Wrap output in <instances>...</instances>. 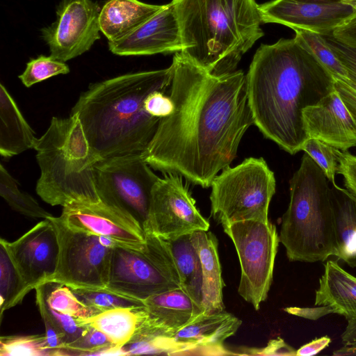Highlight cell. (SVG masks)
<instances>
[{"label": "cell", "instance_id": "1", "mask_svg": "<svg viewBox=\"0 0 356 356\" xmlns=\"http://www.w3.org/2000/svg\"><path fill=\"white\" fill-rule=\"evenodd\" d=\"M172 113L161 119L145 151L153 169L211 186L235 159L239 143L254 124L245 75L241 70L216 76L177 52L171 64Z\"/></svg>", "mask_w": 356, "mask_h": 356}, {"label": "cell", "instance_id": "2", "mask_svg": "<svg viewBox=\"0 0 356 356\" xmlns=\"http://www.w3.org/2000/svg\"><path fill=\"white\" fill-rule=\"evenodd\" d=\"M245 82L254 124L291 154L307 140L303 110L334 89L332 74L295 38L261 44Z\"/></svg>", "mask_w": 356, "mask_h": 356}, {"label": "cell", "instance_id": "3", "mask_svg": "<svg viewBox=\"0 0 356 356\" xmlns=\"http://www.w3.org/2000/svg\"><path fill=\"white\" fill-rule=\"evenodd\" d=\"M173 67L133 72L91 83L70 114H76L97 158L143 154L152 140L160 118L144 108L152 92H169Z\"/></svg>", "mask_w": 356, "mask_h": 356}, {"label": "cell", "instance_id": "4", "mask_svg": "<svg viewBox=\"0 0 356 356\" xmlns=\"http://www.w3.org/2000/svg\"><path fill=\"white\" fill-rule=\"evenodd\" d=\"M182 49L194 64L220 76L232 72L264 36L255 0H172Z\"/></svg>", "mask_w": 356, "mask_h": 356}, {"label": "cell", "instance_id": "5", "mask_svg": "<svg viewBox=\"0 0 356 356\" xmlns=\"http://www.w3.org/2000/svg\"><path fill=\"white\" fill-rule=\"evenodd\" d=\"M33 149L40 169L35 190L44 202L62 207L75 202H101L95 169L99 159L76 114L53 117Z\"/></svg>", "mask_w": 356, "mask_h": 356}, {"label": "cell", "instance_id": "6", "mask_svg": "<svg viewBox=\"0 0 356 356\" xmlns=\"http://www.w3.org/2000/svg\"><path fill=\"white\" fill-rule=\"evenodd\" d=\"M327 180L305 153L290 180V200L279 234L291 261H324L335 254L334 216Z\"/></svg>", "mask_w": 356, "mask_h": 356}, {"label": "cell", "instance_id": "7", "mask_svg": "<svg viewBox=\"0 0 356 356\" xmlns=\"http://www.w3.org/2000/svg\"><path fill=\"white\" fill-rule=\"evenodd\" d=\"M145 236L140 246L113 248L105 289L143 302L154 295L181 288L168 241L149 233Z\"/></svg>", "mask_w": 356, "mask_h": 356}, {"label": "cell", "instance_id": "8", "mask_svg": "<svg viewBox=\"0 0 356 356\" xmlns=\"http://www.w3.org/2000/svg\"><path fill=\"white\" fill-rule=\"evenodd\" d=\"M211 187V214L222 225L248 220L269 221L276 181L264 159L250 157L236 166L227 167Z\"/></svg>", "mask_w": 356, "mask_h": 356}, {"label": "cell", "instance_id": "9", "mask_svg": "<svg viewBox=\"0 0 356 356\" xmlns=\"http://www.w3.org/2000/svg\"><path fill=\"white\" fill-rule=\"evenodd\" d=\"M232 241L241 266L239 295L255 310L268 297L280 243L270 221L241 220L222 225Z\"/></svg>", "mask_w": 356, "mask_h": 356}, {"label": "cell", "instance_id": "10", "mask_svg": "<svg viewBox=\"0 0 356 356\" xmlns=\"http://www.w3.org/2000/svg\"><path fill=\"white\" fill-rule=\"evenodd\" d=\"M95 182L101 202L115 207L145 224L152 188L160 178L142 154L99 160Z\"/></svg>", "mask_w": 356, "mask_h": 356}, {"label": "cell", "instance_id": "11", "mask_svg": "<svg viewBox=\"0 0 356 356\" xmlns=\"http://www.w3.org/2000/svg\"><path fill=\"white\" fill-rule=\"evenodd\" d=\"M49 219L56 229L59 243L58 267L50 282L72 289H105L113 248L103 245L97 235L68 227L59 217L53 216Z\"/></svg>", "mask_w": 356, "mask_h": 356}, {"label": "cell", "instance_id": "12", "mask_svg": "<svg viewBox=\"0 0 356 356\" xmlns=\"http://www.w3.org/2000/svg\"><path fill=\"white\" fill-rule=\"evenodd\" d=\"M209 227L181 177L165 174L159 179L152 190L145 233L170 241L196 231H209Z\"/></svg>", "mask_w": 356, "mask_h": 356}, {"label": "cell", "instance_id": "13", "mask_svg": "<svg viewBox=\"0 0 356 356\" xmlns=\"http://www.w3.org/2000/svg\"><path fill=\"white\" fill-rule=\"evenodd\" d=\"M101 8L92 0H61L55 22L41 29L50 56L65 63L88 51L100 38Z\"/></svg>", "mask_w": 356, "mask_h": 356}, {"label": "cell", "instance_id": "14", "mask_svg": "<svg viewBox=\"0 0 356 356\" xmlns=\"http://www.w3.org/2000/svg\"><path fill=\"white\" fill-rule=\"evenodd\" d=\"M29 291L49 283L58 264L59 243L52 221L44 219L17 239H0Z\"/></svg>", "mask_w": 356, "mask_h": 356}, {"label": "cell", "instance_id": "15", "mask_svg": "<svg viewBox=\"0 0 356 356\" xmlns=\"http://www.w3.org/2000/svg\"><path fill=\"white\" fill-rule=\"evenodd\" d=\"M59 218L72 229L106 236L131 246L138 247L146 241L142 225L134 218L102 202H72L63 207Z\"/></svg>", "mask_w": 356, "mask_h": 356}, {"label": "cell", "instance_id": "16", "mask_svg": "<svg viewBox=\"0 0 356 356\" xmlns=\"http://www.w3.org/2000/svg\"><path fill=\"white\" fill-rule=\"evenodd\" d=\"M262 23L282 24L321 35L331 33L356 13L347 3H314L292 0H273L259 5Z\"/></svg>", "mask_w": 356, "mask_h": 356}, {"label": "cell", "instance_id": "17", "mask_svg": "<svg viewBox=\"0 0 356 356\" xmlns=\"http://www.w3.org/2000/svg\"><path fill=\"white\" fill-rule=\"evenodd\" d=\"M118 56H143L181 52L179 26L171 2L124 38L108 42Z\"/></svg>", "mask_w": 356, "mask_h": 356}, {"label": "cell", "instance_id": "18", "mask_svg": "<svg viewBox=\"0 0 356 356\" xmlns=\"http://www.w3.org/2000/svg\"><path fill=\"white\" fill-rule=\"evenodd\" d=\"M308 138H316L346 151L356 146V122L335 88L302 111Z\"/></svg>", "mask_w": 356, "mask_h": 356}, {"label": "cell", "instance_id": "19", "mask_svg": "<svg viewBox=\"0 0 356 356\" xmlns=\"http://www.w3.org/2000/svg\"><path fill=\"white\" fill-rule=\"evenodd\" d=\"M242 324L234 314L225 310L203 312L178 330L172 338L183 355H230L223 345Z\"/></svg>", "mask_w": 356, "mask_h": 356}, {"label": "cell", "instance_id": "20", "mask_svg": "<svg viewBox=\"0 0 356 356\" xmlns=\"http://www.w3.org/2000/svg\"><path fill=\"white\" fill-rule=\"evenodd\" d=\"M145 313L140 324L157 334L172 337L178 330L204 312L181 288L154 295L143 301Z\"/></svg>", "mask_w": 356, "mask_h": 356}, {"label": "cell", "instance_id": "21", "mask_svg": "<svg viewBox=\"0 0 356 356\" xmlns=\"http://www.w3.org/2000/svg\"><path fill=\"white\" fill-rule=\"evenodd\" d=\"M315 306H328L347 321L356 318V277L328 260L315 291Z\"/></svg>", "mask_w": 356, "mask_h": 356}, {"label": "cell", "instance_id": "22", "mask_svg": "<svg viewBox=\"0 0 356 356\" xmlns=\"http://www.w3.org/2000/svg\"><path fill=\"white\" fill-rule=\"evenodd\" d=\"M191 238L197 251L202 266V306L207 313L224 310V283L218 256V240L211 232L203 230L191 233Z\"/></svg>", "mask_w": 356, "mask_h": 356}, {"label": "cell", "instance_id": "23", "mask_svg": "<svg viewBox=\"0 0 356 356\" xmlns=\"http://www.w3.org/2000/svg\"><path fill=\"white\" fill-rule=\"evenodd\" d=\"M163 6L138 0H108L99 13L101 32L108 42L120 40L159 12Z\"/></svg>", "mask_w": 356, "mask_h": 356}, {"label": "cell", "instance_id": "24", "mask_svg": "<svg viewBox=\"0 0 356 356\" xmlns=\"http://www.w3.org/2000/svg\"><path fill=\"white\" fill-rule=\"evenodd\" d=\"M35 132L6 88L0 85V153L10 158L34 148Z\"/></svg>", "mask_w": 356, "mask_h": 356}, {"label": "cell", "instance_id": "25", "mask_svg": "<svg viewBox=\"0 0 356 356\" xmlns=\"http://www.w3.org/2000/svg\"><path fill=\"white\" fill-rule=\"evenodd\" d=\"M331 197L334 216V257L356 267V196L347 188L332 184Z\"/></svg>", "mask_w": 356, "mask_h": 356}, {"label": "cell", "instance_id": "26", "mask_svg": "<svg viewBox=\"0 0 356 356\" xmlns=\"http://www.w3.org/2000/svg\"><path fill=\"white\" fill-rule=\"evenodd\" d=\"M145 311V305L120 307L98 313L79 320V324L87 325L103 332L118 348H123L134 336Z\"/></svg>", "mask_w": 356, "mask_h": 356}, {"label": "cell", "instance_id": "27", "mask_svg": "<svg viewBox=\"0 0 356 356\" xmlns=\"http://www.w3.org/2000/svg\"><path fill=\"white\" fill-rule=\"evenodd\" d=\"M191 234L167 241L179 275L181 289L202 305V266Z\"/></svg>", "mask_w": 356, "mask_h": 356}, {"label": "cell", "instance_id": "28", "mask_svg": "<svg viewBox=\"0 0 356 356\" xmlns=\"http://www.w3.org/2000/svg\"><path fill=\"white\" fill-rule=\"evenodd\" d=\"M0 195L13 210L25 216L43 219L53 216L31 195L19 188L17 181L2 164L0 165Z\"/></svg>", "mask_w": 356, "mask_h": 356}, {"label": "cell", "instance_id": "29", "mask_svg": "<svg viewBox=\"0 0 356 356\" xmlns=\"http://www.w3.org/2000/svg\"><path fill=\"white\" fill-rule=\"evenodd\" d=\"M1 356L70 355L67 350L49 347L45 333L31 335H8L0 337Z\"/></svg>", "mask_w": 356, "mask_h": 356}, {"label": "cell", "instance_id": "30", "mask_svg": "<svg viewBox=\"0 0 356 356\" xmlns=\"http://www.w3.org/2000/svg\"><path fill=\"white\" fill-rule=\"evenodd\" d=\"M0 311L3 312L22 302L29 292L15 267L5 246L0 243Z\"/></svg>", "mask_w": 356, "mask_h": 356}, {"label": "cell", "instance_id": "31", "mask_svg": "<svg viewBox=\"0 0 356 356\" xmlns=\"http://www.w3.org/2000/svg\"><path fill=\"white\" fill-rule=\"evenodd\" d=\"M294 31L295 38L315 56L333 78L349 79L346 70L321 34L303 29Z\"/></svg>", "mask_w": 356, "mask_h": 356}, {"label": "cell", "instance_id": "32", "mask_svg": "<svg viewBox=\"0 0 356 356\" xmlns=\"http://www.w3.org/2000/svg\"><path fill=\"white\" fill-rule=\"evenodd\" d=\"M72 290L76 297L95 314L115 308L144 305L141 301L104 289L73 288Z\"/></svg>", "mask_w": 356, "mask_h": 356}, {"label": "cell", "instance_id": "33", "mask_svg": "<svg viewBox=\"0 0 356 356\" xmlns=\"http://www.w3.org/2000/svg\"><path fill=\"white\" fill-rule=\"evenodd\" d=\"M45 299L47 305L53 309L67 314L79 320H83L95 315L74 293L72 289L62 284L54 283L52 290L47 291L44 284Z\"/></svg>", "mask_w": 356, "mask_h": 356}, {"label": "cell", "instance_id": "34", "mask_svg": "<svg viewBox=\"0 0 356 356\" xmlns=\"http://www.w3.org/2000/svg\"><path fill=\"white\" fill-rule=\"evenodd\" d=\"M69 72V66L65 62L56 60L51 56L40 55L26 63V69L19 76V79L29 88L52 76Z\"/></svg>", "mask_w": 356, "mask_h": 356}, {"label": "cell", "instance_id": "35", "mask_svg": "<svg viewBox=\"0 0 356 356\" xmlns=\"http://www.w3.org/2000/svg\"><path fill=\"white\" fill-rule=\"evenodd\" d=\"M302 150L323 170L328 181L335 184L339 149L316 138H308L303 144Z\"/></svg>", "mask_w": 356, "mask_h": 356}, {"label": "cell", "instance_id": "36", "mask_svg": "<svg viewBox=\"0 0 356 356\" xmlns=\"http://www.w3.org/2000/svg\"><path fill=\"white\" fill-rule=\"evenodd\" d=\"M113 346H115L103 332L88 325L82 336L65 349L70 355H96L99 351Z\"/></svg>", "mask_w": 356, "mask_h": 356}, {"label": "cell", "instance_id": "37", "mask_svg": "<svg viewBox=\"0 0 356 356\" xmlns=\"http://www.w3.org/2000/svg\"><path fill=\"white\" fill-rule=\"evenodd\" d=\"M35 302L45 327V334L50 348L56 350H65V338L51 318L45 299L44 284L35 289Z\"/></svg>", "mask_w": 356, "mask_h": 356}, {"label": "cell", "instance_id": "38", "mask_svg": "<svg viewBox=\"0 0 356 356\" xmlns=\"http://www.w3.org/2000/svg\"><path fill=\"white\" fill-rule=\"evenodd\" d=\"M322 35L346 70L348 79L356 84V48L341 42L330 33Z\"/></svg>", "mask_w": 356, "mask_h": 356}, {"label": "cell", "instance_id": "39", "mask_svg": "<svg viewBox=\"0 0 356 356\" xmlns=\"http://www.w3.org/2000/svg\"><path fill=\"white\" fill-rule=\"evenodd\" d=\"M47 308L51 318L65 336V347L78 339L86 330L88 325H80L76 318L58 312L51 308L48 305Z\"/></svg>", "mask_w": 356, "mask_h": 356}, {"label": "cell", "instance_id": "40", "mask_svg": "<svg viewBox=\"0 0 356 356\" xmlns=\"http://www.w3.org/2000/svg\"><path fill=\"white\" fill-rule=\"evenodd\" d=\"M143 106L149 115L160 119L170 115L174 109L170 96L161 90L149 93L144 101Z\"/></svg>", "mask_w": 356, "mask_h": 356}, {"label": "cell", "instance_id": "41", "mask_svg": "<svg viewBox=\"0 0 356 356\" xmlns=\"http://www.w3.org/2000/svg\"><path fill=\"white\" fill-rule=\"evenodd\" d=\"M337 172L343 176L346 188L356 196V156L339 150Z\"/></svg>", "mask_w": 356, "mask_h": 356}, {"label": "cell", "instance_id": "42", "mask_svg": "<svg viewBox=\"0 0 356 356\" xmlns=\"http://www.w3.org/2000/svg\"><path fill=\"white\" fill-rule=\"evenodd\" d=\"M334 87L356 122V84L350 79L334 78Z\"/></svg>", "mask_w": 356, "mask_h": 356}, {"label": "cell", "instance_id": "43", "mask_svg": "<svg viewBox=\"0 0 356 356\" xmlns=\"http://www.w3.org/2000/svg\"><path fill=\"white\" fill-rule=\"evenodd\" d=\"M244 355L296 356V350L278 337L270 340L265 348L249 349Z\"/></svg>", "mask_w": 356, "mask_h": 356}, {"label": "cell", "instance_id": "44", "mask_svg": "<svg viewBox=\"0 0 356 356\" xmlns=\"http://www.w3.org/2000/svg\"><path fill=\"white\" fill-rule=\"evenodd\" d=\"M330 33L341 42L356 48V13Z\"/></svg>", "mask_w": 356, "mask_h": 356}, {"label": "cell", "instance_id": "45", "mask_svg": "<svg viewBox=\"0 0 356 356\" xmlns=\"http://www.w3.org/2000/svg\"><path fill=\"white\" fill-rule=\"evenodd\" d=\"M284 310L288 314L312 320H316L325 315L333 314L332 309L328 306H316L315 307H289L284 308Z\"/></svg>", "mask_w": 356, "mask_h": 356}, {"label": "cell", "instance_id": "46", "mask_svg": "<svg viewBox=\"0 0 356 356\" xmlns=\"http://www.w3.org/2000/svg\"><path fill=\"white\" fill-rule=\"evenodd\" d=\"M331 343L328 336L316 338L296 350V356L315 355L325 349Z\"/></svg>", "mask_w": 356, "mask_h": 356}, {"label": "cell", "instance_id": "47", "mask_svg": "<svg viewBox=\"0 0 356 356\" xmlns=\"http://www.w3.org/2000/svg\"><path fill=\"white\" fill-rule=\"evenodd\" d=\"M341 339L344 345L356 344V318L348 321Z\"/></svg>", "mask_w": 356, "mask_h": 356}, {"label": "cell", "instance_id": "48", "mask_svg": "<svg viewBox=\"0 0 356 356\" xmlns=\"http://www.w3.org/2000/svg\"><path fill=\"white\" fill-rule=\"evenodd\" d=\"M333 355H356V344L344 345L332 353Z\"/></svg>", "mask_w": 356, "mask_h": 356}, {"label": "cell", "instance_id": "49", "mask_svg": "<svg viewBox=\"0 0 356 356\" xmlns=\"http://www.w3.org/2000/svg\"><path fill=\"white\" fill-rule=\"evenodd\" d=\"M299 2L314 3H351L354 0H292Z\"/></svg>", "mask_w": 356, "mask_h": 356}, {"label": "cell", "instance_id": "50", "mask_svg": "<svg viewBox=\"0 0 356 356\" xmlns=\"http://www.w3.org/2000/svg\"><path fill=\"white\" fill-rule=\"evenodd\" d=\"M351 4L354 5L355 6H356V0H354Z\"/></svg>", "mask_w": 356, "mask_h": 356}]
</instances>
